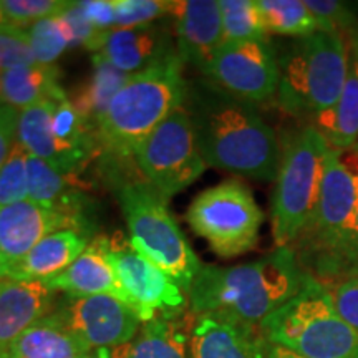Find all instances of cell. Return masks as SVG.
<instances>
[{"label": "cell", "mask_w": 358, "mask_h": 358, "mask_svg": "<svg viewBox=\"0 0 358 358\" xmlns=\"http://www.w3.org/2000/svg\"><path fill=\"white\" fill-rule=\"evenodd\" d=\"M0 280H2V275H0Z\"/></svg>", "instance_id": "44"}, {"label": "cell", "mask_w": 358, "mask_h": 358, "mask_svg": "<svg viewBox=\"0 0 358 358\" xmlns=\"http://www.w3.org/2000/svg\"><path fill=\"white\" fill-rule=\"evenodd\" d=\"M17 127H19V111L0 103V169L6 164L17 141Z\"/></svg>", "instance_id": "38"}, {"label": "cell", "mask_w": 358, "mask_h": 358, "mask_svg": "<svg viewBox=\"0 0 358 358\" xmlns=\"http://www.w3.org/2000/svg\"><path fill=\"white\" fill-rule=\"evenodd\" d=\"M345 153L350 155L358 164V145ZM307 274L324 285L358 277V208L337 243L307 268Z\"/></svg>", "instance_id": "27"}, {"label": "cell", "mask_w": 358, "mask_h": 358, "mask_svg": "<svg viewBox=\"0 0 358 358\" xmlns=\"http://www.w3.org/2000/svg\"><path fill=\"white\" fill-rule=\"evenodd\" d=\"M55 294L45 282L0 280V353L52 313Z\"/></svg>", "instance_id": "20"}, {"label": "cell", "mask_w": 358, "mask_h": 358, "mask_svg": "<svg viewBox=\"0 0 358 358\" xmlns=\"http://www.w3.org/2000/svg\"><path fill=\"white\" fill-rule=\"evenodd\" d=\"M106 256L113 264L127 303L143 324L155 319H178L187 313L189 297L168 274L146 259L122 232L100 236Z\"/></svg>", "instance_id": "10"}, {"label": "cell", "mask_w": 358, "mask_h": 358, "mask_svg": "<svg viewBox=\"0 0 358 358\" xmlns=\"http://www.w3.org/2000/svg\"><path fill=\"white\" fill-rule=\"evenodd\" d=\"M53 312L93 352L131 342L143 324L131 307L110 295H65Z\"/></svg>", "instance_id": "14"}, {"label": "cell", "mask_w": 358, "mask_h": 358, "mask_svg": "<svg viewBox=\"0 0 358 358\" xmlns=\"http://www.w3.org/2000/svg\"><path fill=\"white\" fill-rule=\"evenodd\" d=\"M266 32L290 38H306L319 27L306 0H256Z\"/></svg>", "instance_id": "29"}, {"label": "cell", "mask_w": 358, "mask_h": 358, "mask_svg": "<svg viewBox=\"0 0 358 358\" xmlns=\"http://www.w3.org/2000/svg\"><path fill=\"white\" fill-rule=\"evenodd\" d=\"M264 358H306L299 353H295L292 350H287V348L280 347V345H274V343L267 342L266 347V355Z\"/></svg>", "instance_id": "40"}, {"label": "cell", "mask_w": 358, "mask_h": 358, "mask_svg": "<svg viewBox=\"0 0 358 358\" xmlns=\"http://www.w3.org/2000/svg\"><path fill=\"white\" fill-rule=\"evenodd\" d=\"M189 312L178 319H155L141 327L131 342L93 352L100 358H192Z\"/></svg>", "instance_id": "22"}, {"label": "cell", "mask_w": 358, "mask_h": 358, "mask_svg": "<svg viewBox=\"0 0 358 358\" xmlns=\"http://www.w3.org/2000/svg\"><path fill=\"white\" fill-rule=\"evenodd\" d=\"M27 176L29 201L69 216L85 217L82 213L83 196L70 185L69 176L55 171L50 164L32 155L27 158Z\"/></svg>", "instance_id": "26"}, {"label": "cell", "mask_w": 358, "mask_h": 358, "mask_svg": "<svg viewBox=\"0 0 358 358\" xmlns=\"http://www.w3.org/2000/svg\"><path fill=\"white\" fill-rule=\"evenodd\" d=\"M57 65L32 64L0 73V103L17 111L65 95Z\"/></svg>", "instance_id": "25"}, {"label": "cell", "mask_w": 358, "mask_h": 358, "mask_svg": "<svg viewBox=\"0 0 358 358\" xmlns=\"http://www.w3.org/2000/svg\"><path fill=\"white\" fill-rule=\"evenodd\" d=\"M45 284L55 292H65L75 297L110 295L127 303V294L120 284L113 264L103 249L100 236L92 241L82 256L75 259L62 274Z\"/></svg>", "instance_id": "21"}, {"label": "cell", "mask_w": 358, "mask_h": 358, "mask_svg": "<svg viewBox=\"0 0 358 358\" xmlns=\"http://www.w3.org/2000/svg\"><path fill=\"white\" fill-rule=\"evenodd\" d=\"M7 24V19H6V13H3V8H2V0H0V25Z\"/></svg>", "instance_id": "42"}, {"label": "cell", "mask_w": 358, "mask_h": 358, "mask_svg": "<svg viewBox=\"0 0 358 358\" xmlns=\"http://www.w3.org/2000/svg\"><path fill=\"white\" fill-rule=\"evenodd\" d=\"M182 110L208 166L262 182L275 181L282 143L257 105L201 77L186 82Z\"/></svg>", "instance_id": "1"}, {"label": "cell", "mask_w": 358, "mask_h": 358, "mask_svg": "<svg viewBox=\"0 0 358 358\" xmlns=\"http://www.w3.org/2000/svg\"><path fill=\"white\" fill-rule=\"evenodd\" d=\"M192 358H264L267 340L261 327L224 313L189 312Z\"/></svg>", "instance_id": "17"}, {"label": "cell", "mask_w": 358, "mask_h": 358, "mask_svg": "<svg viewBox=\"0 0 358 358\" xmlns=\"http://www.w3.org/2000/svg\"><path fill=\"white\" fill-rule=\"evenodd\" d=\"M92 231L64 229L47 236L24 259L0 271L2 279L47 282L65 271L90 245Z\"/></svg>", "instance_id": "19"}, {"label": "cell", "mask_w": 358, "mask_h": 358, "mask_svg": "<svg viewBox=\"0 0 358 358\" xmlns=\"http://www.w3.org/2000/svg\"><path fill=\"white\" fill-rule=\"evenodd\" d=\"M25 30L37 64L55 65L62 53L77 45L69 22L64 19L62 13L50 17V19L40 20L37 24L27 27Z\"/></svg>", "instance_id": "30"}, {"label": "cell", "mask_w": 358, "mask_h": 358, "mask_svg": "<svg viewBox=\"0 0 358 358\" xmlns=\"http://www.w3.org/2000/svg\"><path fill=\"white\" fill-rule=\"evenodd\" d=\"M319 32L347 35L358 29V19L347 3L335 0H306Z\"/></svg>", "instance_id": "34"}, {"label": "cell", "mask_w": 358, "mask_h": 358, "mask_svg": "<svg viewBox=\"0 0 358 358\" xmlns=\"http://www.w3.org/2000/svg\"><path fill=\"white\" fill-rule=\"evenodd\" d=\"M32 64L37 62L27 30L12 24L0 25V73Z\"/></svg>", "instance_id": "35"}, {"label": "cell", "mask_w": 358, "mask_h": 358, "mask_svg": "<svg viewBox=\"0 0 358 358\" xmlns=\"http://www.w3.org/2000/svg\"><path fill=\"white\" fill-rule=\"evenodd\" d=\"M129 77H133V75H127L115 69L100 55H95L93 58L92 77L71 98L73 106L93 131H95L98 120L108 108L110 101L120 92V88L128 82Z\"/></svg>", "instance_id": "28"}, {"label": "cell", "mask_w": 358, "mask_h": 358, "mask_svg": "<svg viewBox=\"0 0 358 358\" xmlns=\"http://www.w3.org/2000/svg\"><path fill=\"white\" fill-rule=\"evenodd\" d=\"M64 229L90 231L88 219L53 211L29 199L2 206L0 208V271L24 259L47 236Z\"/></svg>", "instance_id": "15"}, {"label": "cell", "mask_w": 358, "mask_h": 358, "mask_svg": "<svg viewBox=\"0 0 358 358\" xmlns=\"http://www.w3.org/2000/svg\"><path fill=\"white\" fill-rule=\"evenodd\" d=\"M259 327L267 342L306 358H358V332L340 317L329 289L312 277Z\"/></svg>", "instance_id": "5"}, {"label": "cell", "mask_w": 358, "mask_h": 358, "mask_svg": "<svg viewBox=\"0 0 358 358\" xmlns=\"http://www.w3.org/2000/svg\"><path fill=\"white\" fill-rule=\"evenodd\" d=\"M133 158L146 181L166 199L189 187L208 168L182 106L138 146Z\"/></svg>", "instance_id": "11"}, {"label": "cell", "mask_w": 358, "mask_h": 358, "mask_svg": "<svg viewBox=\"0 0 358 358\" xmlns=\"http://www.w3.org/2000/svg\"><path fill=\"white\" fill-rule=\"evenodd\" d=\"M347 40H348V48H350V53L353 57V62H355L357 70H358V29L353 30L352 34H348Z\"/></svg>", "instance_id": "41"}, {"label": "cell", "mask_w": 358, "mask_h": 358, "mask_svg": "<svg viewBox=\"0 0 358 358\" xmlns=\"http://www.w3.org/2000/svg\"><path fill=\"white\" fill-rule=\"evenodd\" d=\"M308 277L292 249L275 248L239 266L204 264L187 297L192 313H224L259 327L301 292Z\"/></svg>", "instance_id": "2"}, {"label": "cell", "mask_w": 358, "mask_h": 358, "mask_svg": "<svg viewBox=\"0 0 358 358\" xmlns=\"http://www.w3.org/2000/svg\"><path fill=\"white\" fill-rule=\"evenodd\" d=\"M185 95L186 80L178 57L133 75L98 120V145L115 156L133 158L138 146L173 111L181 108Z\"/></svg>", "instance_id": "3"}, {"label": "cell", "mask_w": 358, "mask_h": 358, "mask_svg": "<svg viewBox=\"0 0 358 358\" xmlns=\"http://www.w3.org/2000/svg\"><path fill=\"white\" fill-rule=\"evenodd\" d=\"M90 358H100V357H96V355H95V353H93V355H92V357H90Z\"/></svg>", "instance_id": "43"}, {"label": "cell", "mask_w": 358, "mask_h": 358, "mask_svg": "<svg viewBox=\"0 0 358 358\" xmlns=\"http://www.w3.org/2000/svg\"><path fill=\"white\" fill-rule=\"evenodd\" d=\"M25 148L15 141L12 153L0 169V208L29 199V176H27Z\"/></svg>", "instance_id": "32"}, {"label": "cell", "mask_w": 358, "mask_h": 358, "mask_svg": "<svg viewBox=\"0 0 358 358\" xmlns=\"http://www.w3.org/2000/svg\"><path fill=\"white\" fill-rule=\"evenodd\" d=\"M201 75L231 95L261 105L277 95V52L268 40L224 42Z\"/></svg>", "instance_id": "13"}, {"label": "cell", "mask_w": 358, "mask_h": 358, "mask_svg": "<svg viewBox=\"0 0 358 358\" xmlns=\"http://www.w3.org/2000/svg\"><path fill=\"white\" fill-rule=\"evenodd\" d=\"M358 208V164L347 163L345 156L329 148L324 181L310 221L290 245L303 271L320 259L345 229Z\"/></svg>", "instance_id": "12"}, {"label": "cell", "mask_w": 358, "mask_h": 358, "mask_svg": "<svg viewBox=\"0 0 358 358\" xmlns=\"http://www.w3.org/2000/svg\"><path fill=\"white\" fill-rule=\"evenodd\" d=\"M116 196L127 219L131 244L189 294L204 264L169 213L168 199L146 179L124 182Z\"/></svg>", "instance_id": "6"}, {"label": "cell", "mask_w": 358, "mask_h": 358, "mask_svg": "<svg viewBox=\"0 0 358 358\" xmlns=\"http://www.w3.org/2000/svg\"><path fill=\"white\" fill-rule=\"evenodd\" d=\"M186 219L214 254L231 259L256 248L264 213L245 182L227 179L196 196Z\"/></svg>", "instance_id": "9"}, {"label": "cell", "mask_w": 358, "mask_h": 358, "mask_svg": "<svg viewBox=\"0 0 358 358\" xmlns=\"http://www.w3.org/2000/svg\"><path fill=\"white\" fill-rule=\"evenodd\" d=\"M17 141L65 176L78 173L100 148L66 93L19 111Z\"/></svg>", "instance_id": "8"}, {"label": "cell", "mask_w": 358, "mask_h": 358, "mask_svg": "<svg viewBox=\"0 0 358 358\" xmlns=\"http://www.w3.org/2000/svg\"><path fill=\"white\" fill-rule=\"evenodd\" d=\"M307 124L324 138L330 150L338 153H345L358 145V70L352 53L342 95L329 110Z\"/></svg>", "instance_id": "24"}, {"label": "cell", "mask_w": 358, "mask_h": 358, "mask_svg": "<svg viewBox=\"0 0 358 358\" xmlns=\"http://www.w3.org/2000/svg\"><path fill=\"white\" fill-rule=\"evenodd\" d=\"M80 6L98 32L105 34L111 29H116L113 0H90V2H80Z\"/></svg>", "instance_id": "39"}, {"label": "cell", "mask_w": 358, "mask_h": 358, "mask_svg": "<svg viewBox=\"0 0 358 358\" xmlns=\"http://www.w3.org/2000/svg\"><path fill=\"white\" fill-rule=\"evenodd\" d=\"M93 350L69 330L55 312L25 330L0 358H90Z\"/></svg>", "instance_id": "23"}, {"label": "cell", "mask_w": 358, "mask_h": 358, "mask_svg": "<svg viewBox=\"0 0 358 358\" xmlns=\"http://www.w3.org/2000/svg\"><path fill=\"white\" fill-rule=\"evenodd\" d=\"M280 143L271 222L275 248H290L306 229L319 201L329 146L308 124Z\"/></svg>", "instance_id": "7"}, {"label": "cell", "mask_w": 358, "mask_h": 358, "mask_svg": "<svg viewBox=\"0 0 358 358\" xmlns=\"http://www.w3.org/2000/svg\"><path fill=\"white\" fill-rule=\"evenodd\" d=\"M70 6L71 2H64V0H2L7 24L22 27V29H27L40 20L60 15Z\"/></svg>", "instance_id": "33"}, {"label": "cell", "mask_w": 358, "mask_h": 358, "mask_svg": "<svg viewBox=\"0 0 358 358\" xmlns=\"http://www.w3.org/2000/svg\"><path fill=\"white\" fill-rule=\"evenodd\" d=\"M95 52L127 75H138L178 57L173 35L163 22L111 29L98 40Z\"/></svg>", "instance_id": "16"}, {"label": "cell", "mask_w": 358, "mask_h": 358, "mask_svg": "<svg viewBox=\"0 0 358 358\" xmlns=\"http://www.w3.org/2000/svg\"><path fill=\"white\" fill-rule=\"evenodd\" d=\"M224 42L267 40L256 0H219Z\"/></svg>", "instance_id": "31"}, {"label": "cell", "mask_w": 358, "mask_h": 358, "mask_svg": "<svg viewBox=\"0 0 358 358\" xmlns=\"http://www.w3.org/2000/svg\"><path fill=\"white\" fill-rule=\"evenodd\" d=\"M337 312L343 320L358 332V277L325 285Z\"/></svg>", "instance_id": "37"}, {"label": "cell", "mask_w": 358, "mask_h": 358, "mask_svg": "<svg viewBox=\"0 0 358 358\" xmlns=\"http://www.w3.org/2000/svg\"><path fill=\"white\" fill-rule=\"evenodd\" d=\"M116 29L150 24L159 17L171 13L173 2L159 0H113Z\"/></svg>", "instance_id": "36"}, {"label": "cell", "mask_w": 358, "mask_h": 358, "mask_svg": "<svg viewBox=\"0 0 358 358\" xmlns=\"http://www.w3.org/2000/svg\"><path fill=\"white\" fill-rule=\"evenodd\" d=\"M176 53L181 64L196 66L201 73L224 43L222 17L216 0L173 2Z\"/></svg>", "instance_id": "18"}, {"label": "cell", "mask_w": 358, "mask_h": 358, "mask_svg": "<svg viewBox=\"0 0 358 358\" xmlns=\"http://www.w3.org/2000/svg\"><path fill=\"white\" fill-rule=\"evenodd\" d=\"M277 62V105L307 124L342 95L350 65L348 40L340 34L315 32L285 43Z\"/></svg>", "instance_id": "4"}]
</instances>
